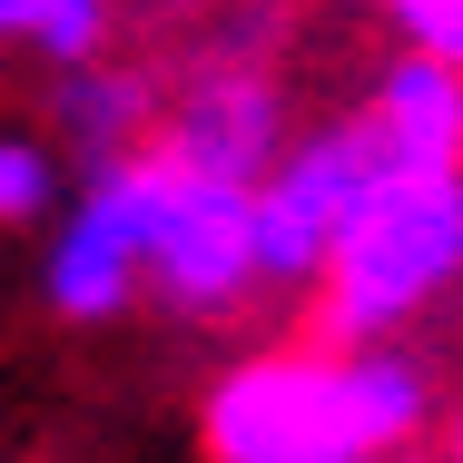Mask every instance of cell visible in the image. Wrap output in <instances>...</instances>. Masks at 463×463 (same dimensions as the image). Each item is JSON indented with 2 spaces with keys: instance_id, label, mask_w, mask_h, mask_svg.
Here are the masks:
<instances>
[{
  "instance_id": "52a82bcc",
  "label": "cell",
  "mask_w": 463,
  "mask_h": 463,
  "mask_svg": "<svg viewBox=\"0 0 463 463\" xmlns=\"http://www.w3.org/2000/svg\"><path fill=\"white\" fill-rule=\"evenodd\" d=\"M365 128L384 148V168H404V178H463V70L394 60L365 99Z\"/></svg>"
},
{
  "instance_id": "7a4b0ae2",
  "label": "cell",
  "mask_w": 463,
  "mask_h": 463,
  "mask_svg": "<svg viewBox=\"0 0 463 463\" xmlns=\"http://www.w3.org/2000/svg\"><path fill=\"white\" fill-rule=\"evenodd\" d=\"M463 277V178H404L384 168L355 227L326 257V335L355 355L384 345V326H404L414 306H434Z\"/></svg>"
},
{
  "instance_id": "5b68a950",
  "label": "cell",
  "mask_w": 463,
  "mask_h": 463,
  "mask_svg": "<svg viewBox=\"0 0 463 463\" xmlns=\"http://www.w3.org/2000/svg\"><path fill=\"white\" fill-rule=\"evenodd\" d=\"M148 277L168 286V306L187 316H217L257 286V187L197 178L168 158V197H158V257Z\"/></svg>"
},
{
  "instance_id": "277c9868",
  "label": "cell",
  "mask_w": 463,
  "mask_h": 463,
  "mask_svg": "<svg viewBox=\"0 0 463 463\" xmlns=\"http://www.w3.org/2000/svg\"><path fill=\"white\" fill-rule=\"evenodd\" d=\"M158 197H168V158L158 148H128V158H109L80 187V207H70V227L50 247V306L60 316L90 326V316L128 306V286L158 257Z\"/></svg>"
},
{
  "instance_id": "6da1fadb",
  "label": "cell",
  "mask_w": 463,
  "mask_h": 463,
  "mask_svg": "<svg viewBox=\"0 0 463 463\" xmlns=\"http://www.w3.org/2000/svg\"><path fill=\"white\" fill-rule=\"evenodd\" d=\"M434 384L394 345H286L247 355L207 394V454L217 463H374L424 434Z\"/></svg>"
},
{
  "instance_id": "ba28073f",
  "label": "cell",
  "mask_w": 463,
  "mask_h": 463,
  "mask_svg": "<svg viewBox=\"0 0 463 463\" xmlns=\"http://www.w3.org/2000/svg\"><path fill=\"white\" fill-rule=\"evenodd\" d=\"M148 109H158V90L138 70H109V60H90V70L60 80V118H70V138L99 148V168L128 158V138H148Z\"/></svg>"
},
{
  "instance_id": "7c38bea8",
  "label": "cell",
  "mask_w": 463,
  "mask_h": 463,
  "mask_svg": "<svg viewBox=\"0 0 463 463\" xmlns=\"http://www.w3.org/2000/svg\"><path fill=\"white\" fill-rule=\"evenodd\" d=\"M454 463H463V454H454Z\"/></svg>"
},
{
  "instance_id": "3957f363",
  "label": "cell",
  "mask_w": 463,
  "mask_h": 463,
  "mask_svg": "<svg viewBox=\"0 0 463 463\" xmlns=\"http://www.w3.org/2000/svg\"><path fill=\"white\" fill-rule=\"evenodd\" d=\"M374 187H384V148H374L365 118L286 138V158L257 178V277H277V286L326 277L335 237L355 227V207Z\"/></svg>"
},
{
  "instance_id": "8fae6325",
  "label": "cell",
  "mask_w": 463,
  "mask_h": 463,
  "mask_svg": "<svg viewBox=\"0 0 463 463\" xmlns=\"http://www.w3.org/2000/svg\"><path fill=\"white\" fill-rule=\"evenodd\" d=\"M384 10H394V30L414 40V60L463 70V0H384Z\"/></svg>"
},
{
  "instance_id": "30bf717a",
  "label": "cell",
  "mask_w": 463,
  "mask_h": 463,
  "mask_svg": "<svg viewBox=\"0 0 463 463\" xmlns=\"http://www.w3.org/2000/svg\"><path fill=\"white\" fill-rule=\"evenodd\" d=\"M50 197H60V168H50V148H40V138H0V227H30V217H50Z\"/></svg>"
},
{
  "instance_id": "9c48e42d",
  "label": "cell",
  "mask_w": 463,
  "mask_h": 463,
  "mask_svg": "<svg viewBox=\"0 0 463 463\" xmlns=\"http://www.w3.org/2000/svg\"><path fill=\"white\" fill-rule=\"evenodd\" d=\"M0 40H40L60 70H90L109 40V0H0Z\"/></svg>"
},
{
  "instance_id": "8992f818",
  "label": "cell",
  "mask_w": 463,
  "mask_h": 463,
  "mask_svg": "<svg viewBox=\"0 0 463 463\" xmlns=\"http://www.w3.org/2000/svg\"><path fill=\"white\" fill-rule=\"evenodd\" d=\"M158 158H178V168H197V178H227V187H257L286 158V99H277V80L247 70V60H207V70L178 90V109H168Z\"/></svg>"
}]
</instances>
